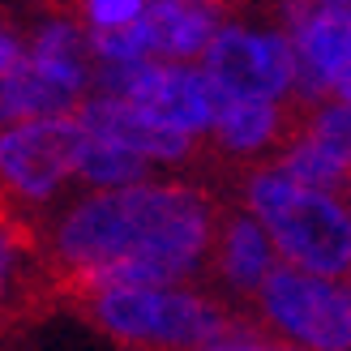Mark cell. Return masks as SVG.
<instances>
[{
  "mask_svg": "<svg viewBox=\"0 0 351 351\" xmlns=\"http://www.w3.org/2000/svg\"><path fill=\"white\" fill-rule=\"evenodd\" d=\"M257 317L304 351H351V287L278 261L257 295Z\"/></svg>",
  "mask_w": 351,
  "mask_h": 351,
  "instance_id": "cell-4",
  "label": "cell"
},
{
  "mask_svg": "<svg viewBox=\"0 0 351 351\" xmlns=\"http://www.w3.org/2000/svg\"><path fill=\"white\" fill-rule=\"evenodd\" d=\"M82 5H86V22L95 30L133 26V22H142V13H146V0H82Z\"/></svg>",
  "mask_w": 351,
  "mask_h": 351,
  "instance_id": "cell-14",
  "label": "cell"
},
{
  "mask_svg": "<svg viewBox=\"0 0 351 351\" xmlns=\"http://www.w3.org/2000/svg\"><path fill=\"white\" fill-rule=\"evenodd\" d=\"M146 171H150V159L133 154L129 146L108 142V137L86 133L82 159H77V180L82 184H90L95 193H103V189H129V184H146Z\"/></svg>",
  "mask_w": 351,
  "mask_h": 351,
  "instance_id": "cell-13",
  "label": "cell"
},
{
  "mask_svg": "<svg viewBox=\"0 0 351 351\" xmlns=\"http://www.w3.org/2000/svg\"><path fill=\"white\" fill-rule=\"evenodd\" d=\"M86 129L73 116H47L26 125L0 129V193L26 210L39 232V206L64 189L69 176H77Z\"/></svg>",
  "mask_w": 351,
  "mask_h": 351,
  "instance_id": "cell-5",
  "label": "cell"
},
{
  "mask_svg": "<svg viewBox=\"0 0 351 351\" xmlns=\"http://www.w3.org/2000/svg\"><path fill=\"white\" fill-rule=\"evenodd\" d=\"M274 167L287 171L291 180L308 184V189L335 193V197H343L347 184H351V150L339 146V142H330V137H322V133H313V129H308Z\"/></svg>",
  "mask_w": 351,
  "mask_h": 351,
  "instance_id": "cell-12",
  "label": "cell"
},
{
  "mask_svg": "<svg viewBox=\"0 0 351 351\" xmlns=\"http://www.w3.org/2000/svg\"><path fill=\"white\" fill-rule=\"evenodd\" d=\"M86 95V64H64L47 56H30L0 73V129L26 125L47 116H73Z\"/></svg>",
  "mask_w": 351,
  "mask_h": 351,
  "instance_id": "cell-9",
  "label": "cell"
},
{
  "mask_svg": "<svg viewBox=\"0 0 351 351\" xmlns=\"http://www.w3.org/2000/svg\"><path fill=\"white\" fill-rule=\"evenodd\" d=\"M120 351H202L236 339H274L266 322L202 287H103L64 304Z\"/></svg>",
  "mask_w": 351,
  "mask_h": 351,
  "instance_id": "cell-2",
  "label": "cell"
},
{
  "mask_svg": "<svg viewBox=\"0 0 351 351\" xmlns=\"http://www.w3.org/2000/svg\"><path fill=\"white\" fill-rule=\"evenodd\" d=\"M202 73L227 99L278 103L295 95V51L283 30L223 26L202 56Z\"/></svg>",
  "mask_w": 351,
  "mask_h": 351,
  "instance_id": "cell-7",
  "label": "cell"
},
{
  "mask_svg": "<svg viewBox=\"0 0 351 351\" xmlns=\"http://www.w3.org/2000/svg\"><path fill=\"white\" fill-rule=\"evenodd\" d=\"M223 193L261 219L287 266L317 278H351V206L343 197L308 189L278 167L244 171Z\"/></svg>",
  "mask_w": 351,
  "mask_h": 351,
  "instance_id": "cell-3",
  "label": "cell"
},
{
  "mask_svg": "<svg viewBox=\"0 0 351 351\" xmlns=\"http://www.w3.org/2000/svg\"><path fill=\"white\" fill-rule=\"evenodd\" d=\"M202 351H304L283 339H236V343H219V347H202Z\"/></svg>",
  "mask_w": 351,
  "mask_h": 351,
  "instance_id": "cell-16",
  "label": "cell"
},
{
  "mask_svg": "<svg viewBox=\"0 0 351 351\" xmlns=\"http://www.w3.org/2000/svg\"><path fill=\"white\" fill-rule=\"evenodd\" d=\"M60 308V283L39 253V240L0 223V339Z\"/></svg>",
  "mask_w": 351,
  "mask_h": 351,
  "instance_id": "cell-10",
  "label": "cell"
},
{
  "mask_svg": "<svg viewBox=\"0 0 351 351\" xmlns=\"http://www.w3.org/2000/svg\"><path fill=\"white\" fill-rule=\"evenodd\" d=\"M95 86L103 99H120L163 125L206 142L215 129L219 90L202 69L171 64V60H142V64H99Z\"/></svg>",
  "mask_w": 351,
  "mask_h": 351,
  "instance_id": "cell-6",
  "label": "cell"
},
{
  "mask_svg": "<svg viewBox=\"0 0 351 351\" xmlns=\"http://www.w3.org/2000/svg\"><path fill=\"white\" fill-rule=\"evenodd\" d=\"M335 99L351 103V60H347V69H343V77H339V90H335Z\"/></svg>",
  "mask_w": 351,
  "mask_h": 351,
  "instance_id": "cell-17",
  "label": "cell"
},
{
  "mask_svg": "<svg viewBox=\"0 0 351 351\" xmlns=\"http://www.w3.org/2000/svg\"><path fill=\"white\" fill-rule=\"evenodd\" d=\"M26 51H30V47H22V39H17V34L9 30V22L0 17V73L17 69V64L26 60Z\"/></svg>",
  "mask_w": 351,
  "mask_h": 351,
  "instance_id": "cell-15",
  "label": "cell"
},
{
  "mask_svg": "<svg viewBox=\"0 0 351 351\" xmlns=\"http://www.w3.org/2000/svg\"><path fill=\"white\" fill-rule=\"evenodd\" d=\"M343 202H347V206H351V184H347V193H343Z\"/></svg>",
  "mask_w": 351,
  "mask_h": 351,
  "instance_id": "cell-18",
  "label": "cell"
},
{
  "mask_svg": "<svg viewBox=\"0 0 351 351\" xmlns=\"http://www.w3.org/2000/svg\"><path fill=\"white\" fill-rule=\"evenodd\" d=\"M278 261H283L278 244L261 227V219L227 193L219 232H215V244H210V257H206V283L202 287L257 317V295Z\"/></svg>",
  "mask_w": 351,
  "mask_h": 351,
  "instance_id": "cell-8",
  "label": "cell"
},
{
  "mask_svg": "<svg viewBox=\"0 0 351 351\" xmlns=\"http://www.w3.org/2000/svg\"><path fill=\"white\" fill-rule=\"evenodd\" d=\"M77 120H82L86 133L108 137L116 146H129L133 154H142L150 163H171V167H189V171L202 163V142L197 137L171 129V125L129 108V103H120V99L90 95L77 108Z\"/></svg>",
  "mask_w": 351,
  "mask_h": 351,
  "instance_id": "cell-11",
  "label": "cell"
},
{
  "mask_svg": "<svg viewBox=\"0 0 351 351\" xmlns=\"http://www.w3.org/2000/svg\"><path fill=\"white\" fill-rule=\"evenodd\" d=\"M223 206L227 193L193 176L82 193L60 206L39 223V253L60 283V308L103 287H202Z\"/></svg>",
  "mask_w": 351,
  "mask_h": 351,
  "instance_id": "cell-1",
  "label": "cell"
}]
</instances>
